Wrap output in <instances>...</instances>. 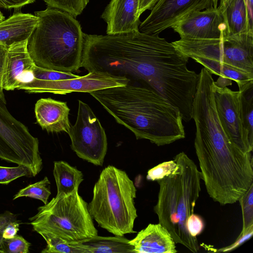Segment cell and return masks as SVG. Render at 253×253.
I'll use <instances>...</instances> for the list:
<instances>
[{
  "mask_svg": "<svg viewBox=\"0 0 253 253\" xmlns=\"http://www.w3.org/2000/svg\"><path fill=\"white\" fill-rule=\"evenodd\" d=\"M89 94L137 139L160 146L185 137L179 111L151 89L128 83Z\"/></svg>",
  "mask_w": 253,
  "mask_h": 253,
  "instance_id": "1",
  "label": "cell"
},
{
  "mask_svg": "<svg viewBox=\"0 0 253 253\" xmlns=\"http://www.w3.org/2000/svg\"><path fill=\"white\" fill-rule=\"evenodd\" d=\"M173 160L176 169L157 180L160 188L154 211L159 223L169 231L175 244L197 253L200 248L198 240L190 235L187 221L194 213L201 190V174L195 163L184 152L177 154Z\"/></svg>",
  "mask_w": 253,
  "mask_h": 253,
  "instance_id": "2",
  "label": "cell"
},
{
  "mask_svg": "<svg viewBox=\"0 0 253 253\" xmlns=\"http://www.w3.org/2000/svg\"><path fill=\"white\" fill-rule=\"evenodd\" d=\"M37 25L28 49L37 66L73 73L81 67L84 35L79 21L67 12L48 6L35 11Z\"/></svg>",
  "mask_w": 253,
  "mask_h": 253,
  "instance_id": "3",
  "label": "cell"
},
{
  "mask_svg": "<svg viewBox=\"0 0 253 253\" xmlns=\"http://www.w3.org/2000/svg\"><path fill=\"white\" fill-rule=\"evenodd\" d=\"M172 43L210 73L219 76L214 82L218 87L231 85L232 80L238 87L253 80V32L216 39L180 38Z\"/></svg>",
  "mask_w": 253,
  "mask_h": 253,
  "instance_id": "4",
  "label": "cell"
},
{
  "mask_svg": "<svg viewBox=\"0 0 253 253\" xmlns=\"http://www.w3.org/2000/svg\"><path fill=\"white\" fill-rule=\"evenodd\" d=\"M136 193L133 181L125 171L108 166L101 171L94 186L88 211L100 227L115 236L135 233Z\"/></svg>",
  "mask_w": 253,
  "mask_h": 253,
  "instance_id": "5",
  "label": "cell"
},
{
  "mask_svg": "<svg viewBox=\"0 0 253 253\" xmlns=\"http://www.w3.org/2000/svg\"><path fill=\"white\" fill-rule=\"evenodd\" d=\"M87 203L78 190L65 196L56 195L38 213L29 218L33 229L41 235L46 234L67 242H75L98 235Z\"/></svg>",
  "mask_w": 253,
  "mask_h": 253,
  "instance_id": "6",
  "label": "cell"
},
{
  "mask_svg": "<svg viewBox=\"0 0 253 253\" xmlns=\"http://www.w3.org/2000/svg\"><path fill=\"white\" fill-rule=\"evenodd\" d=\"M0 159L29 168L34 176L42 168L39 141L28 128L14 118L6 106L5 97L0 95Z\"/></svg>",
  "mask_w": 253,
  "mask_h": 253,
  "instance_id": "7",
  "label": "cell"
},
{
  "mask_svg": "<svg viewBox=\"0 0 253 253\" xmlns=\"http://www.w3.org/2000/svg\"><path fill=\"white\" fill-rule=\"evenodd\" d=\"M68 135L71 148L79 158L102 166L107 150L106 133L90 107L81 100L76 123L71 125Z\"/></svg>",
  "mask_w": 253,
  "mask_h": 253,
  "instance_id": "8",
  "label": "cell"
},
{
  "mask_svg": "<svg viewBox=\"0 0 253 253\" xmlns=\"http://www.w3.org/2000/svg\"><path fill=\"white\" fill-rule=\"evenodd\" d=\"M129 81L124 77L107 73L90 72L72 79L44 81L35 79L21 84L18 89L29 93H51L64 95L74 92L90 93L99 89L126 85Z\"/></svg>",
  "mask_w": 253,
  "mask_h": 253,
  "instance_id": "9",
  "label": "cell"
},
{
  "mask_svg": "<svg viewBox=\"0 0 253 253\" xmlns=\"http://www.w3.org/2000/svg\"><path fill=\"white\" fill-rule=\"evenodd\" d=\"M212 7L213 0H157L138 30L145 34L159 35L189 14Z\"/></svg>",
  "mask_w": 253,
  "mask_h": 253,
  "instance_id": "10",
  "label": "cell"
},
{
  "mask_svg": "<svg viewBox=\"0 0 253 253\" xmlns=\"http://www.w3.org/2000/svg\"><path fill=\"white\" fill-rule=\"evenodd\" d=\"M212 91L217 114L220 124L230 141L245 153H251L253 147L240 117L239 91L213 84Z\"/></svg>",
  "mask_w": 253,
  "mask_h": 253,
  "instance_id": "11",
  "label": "cell"
},
{
  "mask_svg": "<svg viewBox=\"0 0 253 253\" xmlns=\"http://www.w3.org/2000/svg\"><path fill=\"white\" fill-rule=\"evenodd\" d=\"M171 28L180 38L185 39H216L228 36L226 25L217 7L189 14Z\"/></svg>",
  "mask_w": 253,
  "mask_h": 253,
  "instance_id": "12",
  "label": "cell"
},
{
  "mask_svg": "<svg viewBox=\"0 0 253 253\" xmlns=\"http://www.w3.org/2000/svg\"><path fill=\"white\" fill-rule=\"evenodd\" d=\"M28 41L14 43L8 47L3 80V89H18L21 84L33 80L36 64L28 49Z\"/></svg>",
  "mask_w": 253,
  "mask_h": 253,
  "instance_id": "13",
  "label": "cell"
},
{
  "mask_svg": "<svg viewBox=\"0 0 253 253\" xmlns=\"http://www.w3.org/2000/svg\"><path fill=\"white\" fill-rule=\"evenodd\" d=\"M139 0H111L101 15L107 23V35L138 31Z\"/></svg>",
  "mask_w": 253,
  "mask_h": 253,
  "instance_id": "14",
  "label": "cell"
},
{
  "mask_svg": "<svg viewBox=\"0 0 253 253\" xmlns=\"http://www.w3.org/2000/svg\"><path fill=\"white\" fill-rule=\"evenodd\" d=\"M70 111L66 102L51 98L40 99L35 106L37 123L48 132L64 131L68 134L71 126L69 118Z\"/></svg>",
  "mask_w": 253,
  "mask_h": 253,
  "instance_id": "15",
  "label": "cell"
},
{
  "mask_svg": "<svg viewBox=\"0 0 253 253\" xmlns=\"http://www.w3.org/2000/svg\"><path fill=\"white\" fill-rule=\"evenodd\" d=\"M129 243L135 253H176L175 243L169 231L161 224H149Z\"/></svg>",
  "mask_w": 253,
  "mask_h": 253,
  "instance_id": "16",
  "label": "cell"
},
{
  "mask_svg": "<svg viewBox=\"0 0 253 253\" xmlns=\"http://www.w3.org/2000/svg\"><path fill=\"white\" fill-rule=\"evenodd\" d=\"M38 22L35 15L18 12L0 22V44L8 47L14 43L29 40Z\"/></svg>",
  "mask_w": 253,
  "mask_h": 253,
  "instance_id": "17",
  "label": "cell"
},
{
  "mask_svg": "<svg viewBox=\"0 0 253 253\" xmlns=\"http://www.w3.org/2000/svg\"><path fill=\"white\" fill-rule=\"evenodd\" d=\"M129 240L123 236L102 237L98 235L73 242L82 253H133Z\"/></svg>",
  "mask_w": 253,
  "mask_h": 253,
  "instance_id": "18",
  "label": "cell"
},
{
  "mask_svg": "<svg viewBox=\"0 0 253 253\" xmlns=\"http://www.w3.org/2000/svg\"><path fill=\"white\" fill-rule=\"evenodd\" d=\"M217 8L227 26L228 36L253 32L249 28L246 3L244 0H225Z\"/></svg>",
  "mask_w": 253,
  "mask_h": 253,
  "instance_id": "19",
  "label": "cell"
},
{
  "mask_svg": "<svg viewBox=\"0 0 253 253\" xmlns=\"http://www.w3.org/2000/svg\"><path fill=\"white\" fill-rule=\"evenodd\" d=\"M53 174L55 180L57 195L68 196L78 190L84 180L81 171L63 161L54 162Z\"/></svg>",
  "mask_w": 253,
  "mask_h": 253,
  "instance_id": "20",
  "label": "cell"
},
{
  "mask_svg": "<svg viewBox=\"0 0 253 253\" xmlns=\"http://www.w3.org/2000/svg\"><path fill=\"white\" fill-rule=\"evenodd\" d=\"M238 106L243 126L253 147V80L239 86Z\"/></svg>",
  "mask_w": 253,
  "mask_h": 253,
  "instance_id": "21",
  "label": "cell"
},
{
  "mask_svg": "<svg viewBox=\"0 0 253 253\" xmlns=\"http://www.w3.org/2000/svg\"><path fill=\"white\" fill-rule=\"evenodd\" d=\"M50 184L48 178L45 176L43 179L20 189L14 196L13 200L22 197H29L39 200L45 205L51 194Z\"/></svg>",
  "mask_w": 253,
  "mask_h": 253,
  "instance_id": "22",
  "label": "cell"
},
{
  "mask_svg": "<svg viewBox=\"0 0 253 253\" xmlns=\"http://www.w3.org/2000/svg\"><path fill=\"white\" fill-rule=\"evenodd\" d=\"M41 236L47 244L45 248L42 251V253H82L73 242H67L60 238L46 234Z\"/></svg>",
  "mask_w": 253,
  "mask_h": 253,
  "instance_id": "23",
  "label": "cell"
},
{
  "mask_svg": "<svg viewBox=\"0 0 253 253\" xmlns=\"http://www.w3.org/2000/svg\"><path fill=\"white\" fill-rule=\"evenodd\" d=\"M48 6L67 12L76 17L80 15L89 0H42Z\"/></svg>",
  "mask_w": 253,
  "mask_h": 253,
  "instance_id": "24",
  "label": "cell"
},
{
  "mask_svg": "<svg viewBox=\"0 0 253 253\" xmlns=\"http://www.w3.org/2000/svg\"><path fill=\"white\" fill-rule=\"evenodd\" d=\"M238 201L242 211V230H244L253 225V183Z\"/></svg>",
  "mask_w": 253,
  "mask_h": 253,
  "instance_id": "25",
  "label": "cell"
},
{
  "mask_svg": "<svg viewBox=\"0 0 253 253\" xmlns=\"http://www.w3.org/2000/svg\"><path fill=\"white\" fill-rule=\"evenodd\" d=\"M30 246L31 244L23 237L16 235L11 238L3 239L0 253H28Z\"/></svg>",
  "mask_w": 253,
  "mask_h": 253,
  "instance_id": "26",
  "label": "cell"
},
{
  "mask_svg": "<svg viewBox=\"0 0 253 253\" xmlns=\"http://www.w3.org/2000/svg\"><path fill=\"white\" fill-rule=\"evenodd\" d=\"M22 176L34 177L31 170L26 166L18 165L14 167L0 166V184H7Z\"/></svg>",
  "mask_w": 253,
  "mask_h": 253,
  "instance_id": "27",
  "label": "cell"
},
{
  "mask_svg": "<svg viewBox=\"0 0 253 253\" xmlns=\"http://www.w3.org/2000/svg\"><path fill=\"white\" fill-rule=\"evenodd\" d=\"M79 76L72 73H67L49 70L38 66L35 67L34 69L33 79L44 81H61L75 79Z\"/></svg>",
  "mask_w": 253,
  "mask_h": 253,
  "instance_id": "28",
  "label": "cell"
},
{
  "mask_svg": "<svg viewBox=\"0 0 253 253\" xmlns=\"http://www.w3.org/2000/svg\"><path fill=\"white\" fill-rule=\"evenodd\" d=\"M176 166V163L173 159L163 162L148 171L146 179L152 181L160 180L170 174Z\"/></svg>",
  "mask_w": 253,
  "mask_h": 253,
  "instance_id": "29",
  "label": "cell"
},
{
  "mask_svg": "<svg viewBox=\"0 0 253 253\" xmlns=\"http://www.w3.org/2000/svg\"><path fill=\"white\" fill-rule=\"evenodd\" d=\"M253 234V225L246 229L242 230L241 233L232 244L223 247L218 250L215 252H230L236 249L239 246L242 245L244 243L250 239Z\"/></svg>",
  "mask_w": 253,
  "mask_h": 253,
  "instance_id": "30",
  "label": "cell"
},
{
  "mask_svg": "<svg viewBox=\"0 0 253 253\" xmlns=\"http://www.w3.org/2000/svg\"><path fill=\"white\" fill-rule=\"evenodd\" d=\"M187 228L190 235L197 238L204 228V221L200 216L193 213L188 219Z\"/></svg>",
  "mask_w": 253,
  "mask_h": 253,
  "instance_id": "31",
  "label": "cell"
},
{
  "mask_svg": "<svg viewBox=\"0 0 253 253\" xmlns=\"http://www.w3.org/2000/svg\"><path fill=\"white\" fill-rule=\"evenodd\" d=\"M7 51V46L0 44V95L3 96H4L3 91V80Z\"/></svg>",
  "mask_w": 253,
  "mask_h": 253,
  "instance_id": "32",
  "label": "cell"
},
{
  "mask_svg": "<svg viewBox=\"0 0 253 253\" xmlns=\"http://www.w3.org/2000/svg\"><path fill=\"white\" fill-rule=\"evenodd\" d=\"M16 215L9 211L0 213V247L3 239V231L5 226L10 222L16 220Z\"/></svg>",
  "mask_w": 253,
  "mask_h": 253,
  "instance_id": "33",
  "label": "cell"
},
{
  "mask_svg": "<svg viewBox=\"0 0 253 253\" xmlns=\"http://www.w3.org/2000/svg\"><path fill=\"white\" fill-rule=\"evenodd\" d=\"M35 0H0V7L5 9H19L33 3Z\"/></svg>",
  "mask_w": 253,
  "mask_h": 253,
  "instance_id": "34",
  "label": "cell"
},
{
  "mask_svg": "<svg viewBox=\"0 0 253 253\" xmlns=\"http://www.w3.org/2000/svg\"><path fill=\"white\" fill-rule=\"evenodd\" d=\"M20 223L17 220L10 222L5 227L2 234L4 239H9L14 237L19 230Z\"/></svg>",
  "mask_w": 253,
  "mask_h": 253,
  "instance_id": "35",
  "label": "cell"
},
{
  "mask_svg": "<svg viewBox=\"0 0 253 253\" xmlns=\"http://www.w3.org/2000/svg\"><path fill=\"white\" fill-rule=\"evenodd\" d=\"M157 0H139L138 13L140 16L146 10H151Z\"/></svg>",
  "mask_w": 253,
  "mask_h": 253,
  "instance_id": "36",
  "label": "cell"
},
{
  "mask_svg": "<svg viewBox=\"0 0 253 253\" xmlns=\"http://www.w3.org/2000/svg\"><path fill=\"white\" fill-rule=\"evenodd\" d=\"M246 3L249 28L253 31V0H247Z\"/></svg>",
  "mask_w": 253,
  "mask_h": 253,
  "instance_id": "37",
  "label": "cell"
},
{
  "mask_svg": "<svg viewBox=\"0 0 253 253\" xmlns=\"http://www.w3.org/2000/svg\"><path fill=\"white\" fill-rule=\"evenodd\" d=\"M218 1V0H213L214 7H217L218 6H217Z\"/></svg>",
  "mask_w": 253,
  "mask_h": 253,
  "instance_id": "38",
  "label": "cell"
},
{
  "mask_svg": "<svg viewBox=\"0 0 253 253\" xmlns=\"http://www.w3.org/2000/svg\"><path fill=\"white\" fill-rule=\"evenodd\" d=\"M4 19V17L0 10V22Z\"/></svg>",
  "mask_w": 253,
  "mask_h": 253,
  "instance_id": "39",
  "label": "cell"
},
{
  "mask_svg": "<svg viewBox=\"0 0 253 253\" xmlns=\"http://www.w3.org/2000/svg\"><path fill=\"white\" fill-rule=\"evenodd\" d=\"M224 0H220V2H222V1H224Z\"/></svg>",
  "mask_w": 253,
  "mask_h": 253,
  "instance_id": "40",
  "label": "cell"
},
{
  "mask_svg": "<svg viewBox=\"0 0 253 253\" xmlns=\"http://www.w3.org/2000/svg\"><path fill=\"white\" fill-rule=\"evenodd\" d=\"M245 2V3H246V1H247V0H244Z\"/></svg>",
  "mask_w": 253,
  "mask_h": 253,
  "instance_id": "41",
  "label": "cell"
}]
</instances>
